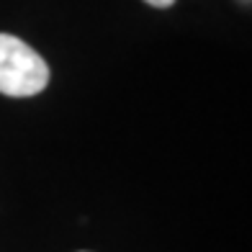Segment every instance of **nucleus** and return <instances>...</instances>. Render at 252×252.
I'll return each instance as SVG.
<instances>
[{
    "mask_svg": "<svg viewBox=\"0 0 252 252\" xmlns=\"http://www.w3.org/2000/svg\"><path fill=\"white\" fill-rule=\"evenodd\" d=\"M49 83L44 57L26 41L0 33V93L10 98H29L41 93Z\"/></svg>",
    "mask_w": 252,
    "mask_h": 252,
    "instance_id": "1",
    "label": "nucleus"
},
{
    "mask_svg": "<svg viewBox=\"0 0 252 252\" xmlns=\"http://www.w3.org/2000/svg\"><path fill=\"white\" fill-rule=\"evenodd\" d=\"M147 5H152V8H170L175 3V0H144Z\"/></svg>",
    "mask_w": 252,
    "mask_h": 252,
    "instance_id": "2",
    "label": "nucleus"
}]
</instances>
